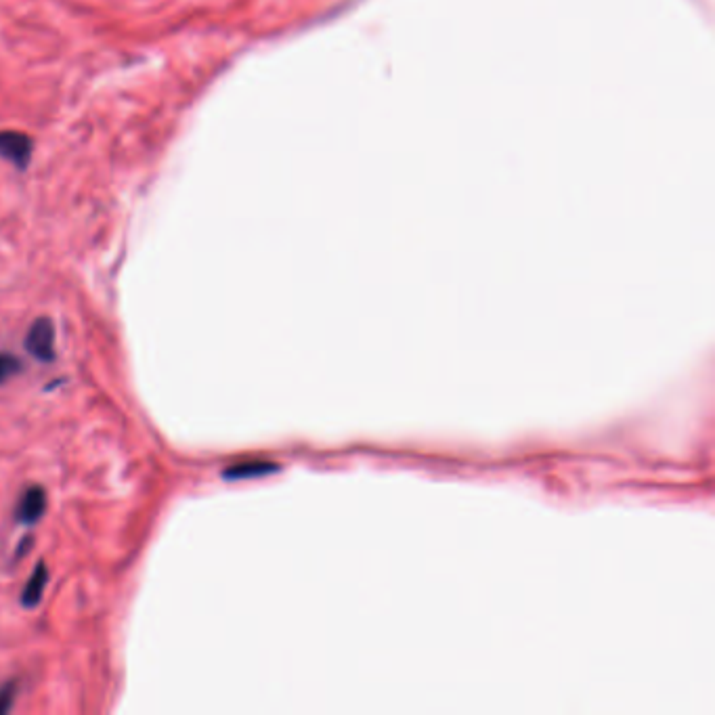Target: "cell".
Returning <instances> with one entry per match:
<instances>
[{
    "label": "cell",
    "instance_id": "8992f818",
    "mask_svg": "<svg viewBox=\"0 0 715 715\" xmlns=\"http://www.w3.org/2000/svg\"><path fill=\"white\" fill-rule=\"evenodd\" d=\"M21 372V361L13 355L0 353V384L7 382L11 376Z\"/></svg>",
    "mask_w": 715,
    "mask_h": 715
},
{
    "label": "cell",
    "instance_id": "3957f363",
    "mask_svg": "<svg viewBox=\"0 0 715 715\" xmlns=\"http://www.w3.org/2000/svg\"><path fill=\"white\" fill-rule=\"evenodd\" d=\"M47 510V493L42 487H30L17 504L15 518L21 525H34Z\"/></svg>",
    "mask_w": 715,
    "mask_h": 715
},
{
    "label": "cell",
    "instance_id": "277c9868",
    "mask_svg": "<svg viewBox=\"0 0 715 715\" xmlns=\"http://www.w3.org/2000/svg\"><path fill=\"white\" fill-rule=\"evenodd\" d=\"M47 583H49V571L45 567V562H38V567L30 575L24 592H21V598H19L21 604H24L26 609H34V606H38L42 600V594H45Z\"/></svg>",
    "mask_w": 715,
    "mask_h": 715
},
{
    "label": "cell",
    "instance_id": "7a4b0ae2",
    "mask_svg": "<svg viewBox=\"0 0 715 715\" xmlns=\"http://www.w3.org/2000/svg\"><path fill=\"white\" fill-rule=\"evenodd\" d=\"M0 158L9 160L17 168H26L32 158V139L17 130L0 133Z\"/></svg>",
    "mask_w": 715,
    "mask_h": 715
},
{
    "label": "cell",
    "instance_id": "5b68a950",
    "mask_svg": "<svg viewBox=\"0 0 715 715\" xmlns=\"http://www.w3.org/2000/svg\"><path fill=\"white\" fill-rule=\"evenodd\" d=\"M273 470H277V466L271 462H246V464L229 466L227 470H223V476L227 481H244V479H252V476H265Z\"/></svg>",
    "mask_w": 715,
    "mask_h": 715
},
{
    "label": "cell",
    "instance_id": "6da1fadb",
    "mask_svg": "<svg viewBox=\"0 0 715 715\" xmlns=\"http://www.w3.org/2000/svg\"><path fill=\"white\" fill-rule=\"evenodd\" d=\"M55 325L49 317H40L32 323V328L26 336V349L28 353L42 361L51 363L55 359Z\"/></svg>",
    "mask_w": 715,
    "mask_h": 715
},
{
    "label": "cell",
    "instance_id": "52a82bcc",
    "mask_svg": "<svg viewBox=\"0 0 715 715\" xmlns=\"http://www.w3.org/2000/svg\"><path fill=\"white\" fill-rule=\"evenodd\" d=\"M15 692H17V684L9 682L3 688H0V715L7 713L13 707L15 701Z\"/></svg>",
    "mask_w": 715,
    "mask_h": 715
}]
</instances>
